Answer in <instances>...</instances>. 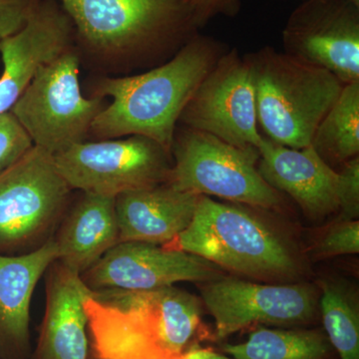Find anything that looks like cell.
<instances>
[{
  "label": "cell",
  "instance_id": "obj_24",
  "mask_svg": "<svg viewBox=\"0 0 359 359\" xmlns=\"http://www.w3.org/2000/svg\"><path fill=\"white\" fill-rule=\"evenodd\" d=\"M340 174L339 221H353L359 215V159L344 163Z\"/></svg>",
  "mask_w": 359,
  "mask_h": 359
},
{
  "label": "cell",
  "instance_id": "obj_19",
  "mask_svg": "<svg viewBox=\"0 0 359 359\" xmlns=\"http://www.w3.org/2000/svg\"><path fill=\"white\" fill-rule=\"evenodd\" d=\"M311 146L325 162L358 157L359 81L346 84L314 132Z\"/></svg>",
  "mask_w": 359,
  "mask_h": 359
},
{
  "label": "cell",
  "instance_id": "obj_17",
  "mask_svg": "<svg viewBox=\"0 0 359 359\" xmlns=\"http://www.w3.org/2000/svg\"><path fill=\"white\" fill-rule=\"evenodd\" d=\"M201 196L164 183L116 197L120 242L166 245L188 228Z\"/></svg>",
  "mask_w": 359,
  "mask_h": 359
},
{
  "label": "cell",
  "instance_id": "obj_11",
  "mask_svg": "<svg viewBox=\"0 0 359 359\" xmlns=\"http://www.w3.org/2000/svg\"><path fill=\"white\" fill-rule=\"evenodd\" d=\"M202 299L216 323L218 339L256 323H308L316 309L314 290L304 285H269L237 278L205 283Z\"/></svg>",
  "mask_w": 359,
  "mask_h": 359
},
{
  "label": "cell",
  "instance_id": "obj_3",
  "mask_svg": "<svg viewBox=\"0 0 359 359\" xmlns=\"http://www.w3.org/2000/svg\"><path fill=\"white\" fill-rule=\"evenodd\" d=\"M249 58L264 137L290 148L308 147L344 84L325 68L271 47Z\"/></svg>",
  "mask_w": 359,
  "mask_h": 359
},
{
  "label": "cell",
  "instance_id": "obj_22",
  "mask_svg": "<svg viewBox=\"0 0 359 359\" xmlns=\"http://www.w3.org/2000/svg\"><path fill=\"white\" fill-rule=\"evenodd\" d=\"M33 146L32 139L11 111L0 114V175L20 160Z\"/></svg>",
  "mask_w": 359,
  "mask_h": 359
},
{
  "label": "cell",
  "instance_id": "obj_26",
  "mask_svg": "<svg viewBox=\"0 0 359 359\" xmlns=\"http://www.w3.org/2000/svg\"><path fill=\"white\" fill-rule=\"evenodd\" d=\"M192 9L199 28L218 15H237L241 8V0H184Z\"/></svg>",
  "mask_w": 359,
  "mask_h": 359
},
{
  "label": "cell",
  "instance_id": "obj_9",
  "mask_svg": "<svg viewBox=\"0 0 359 359\" xmlns=\"http://www.w3.org/2000/svg\"><path fill=\"white\" fill-rule=\"evenodd\" d=\"M180 122L236 147L257 151L263 135L249 56H241L237 49L224 52L187 104Z\"/></svg>",
  "mask_w": 359,
  "mask_h": 359
},
{
  "label": "cell",
  "instance_id": "obj_25",
  "mask_svg": "<svg viewBox=\"0 0 359 359\" xmlns=\"http://www.w3.org/2000/svg\"><path fill=\"white\" fill-rule=\"evenodd\" d=\"M41 0H0V40L25 25Z\"/></svg>",
  "mask_w": 359,
  "mask_h": 359
},
{
  "label": "cell",
  "instance_id": "obj_21",
  "mask_svg": "<svg viewBox=\"0 0 359 359\" xmlns=\"http://www.w3.org/2000/svg\"><path fill=\"white\" fill-rule=\"evenodd\" d=\"M320 311L330 344L341 359H359L358 297L348 283L339 280L321 283Z\"/></svg>",
  "mask_w": 359,
  "mask_h": 359
},
{
  "label": "cell",
  "instance_id": "obj_12",
  "mask_svg": "<svg viewBox=\"0 0 359 359\" xmlns=\"http://www.w3.org/2000/svg\"><path fill=\"white\" fill-rule=\"evenodd\" d=\"M221 276L216 264L184 250L120 242L82 273L90 290H150L181 282L208 283Z\"/></svg>",
  "mask_w": 359,
  "mask_h": 359
},
{
  "label": "cell",
  "instance_id": "obj_5",
  "mask_svg": "<svg viewBox=\"0 0 359 359\" xmlns=\"http://www.w3.org/2000/svg\"><path fill=\"white\" fill-rule=\"evenodd\" d=\"M81 57L71 48L39 68L11 112L35 147L55 155L89 137L105 108L101 97H84L79 84Z\"/></svg>",
  "mask_w": 359,
  "mask_h": 359
},
{
  "label": "cell",
  "instance_id": "obj_20",
  "mask_svg": "<svg viewBox=\"0 0 359 359\" xmlns=\"http://www.w3.org/2000/svg\"><path fill=\"white\" fill-rule=\"evenodd\" d=\"M327 339L316 330L259 328L245 342L226 344L224 351L233 359H325Z\"/></svg>",
  "mask_w": 359,
  "mask_h": 359
},
{
  "label": "cell",
  "instance_id": "obj_4",
  "mask_svg": "<svg viewBox=\"0 0 359 359\" xmlns=\"http://www.w3.org/2000/svg\"><path fill=\"white\" fill-rule=\"evenodd\" d=\"M165 247L252 278H289L299 271L289 245L264 222L208 196H201L188 228Z\"/></svg>",
  "mask_w": 359,
  "mask_h": 359
},
{
  "label": "cell",
  "instance_id": "obj_2",
  "mask_svg": "<svg viewBox=\"0 0 359 359\" xmlns=\"http://www.w3.org/2000/svg\"><path fill=\"white\" fill-rule=\"evenodd\" d=\"M80 55L108 69L166 62L200 29L184 0H58Z\"/></svg>",
  "mask_w": 359,
  "mask_h": 359
},
{
  "label": "cell",
  "instance_id": "obj_15",
  "mask_svg": "<svg viewBox=\"0 0 359 359\" xmlns=\"http://www.w3.org/2000/svg\"><path fill=\"white\" fill-rule=\"evenodd\" d=\"M57 257L53 238L23 254H0V358L27 359L29 355L33 292Z\"/></svg>",
  "mask_w": 359,
  "mask_h": 359
},
{
  "label": "cell",
  "instance_id": "obj_8",
  "mask_svg": "<svg viewBox=\"0 0 359 359\" xmlns=\"http://www.w3.org/2000/svg\"><path fill=\"white\" fill-rule=\"evenodd\" d=\"M71 190L117 197L167 183L172 154L143 136L81 142L53 156Z\"/></svg>",
  "mask_w": 359,
  "mask_h": 359
},
{
  "label": "cell",
  "instance_id": "obj_10",
  "mask_svg": "<svg viewBox=\"0 0 359 359\" xmlns=\"http://www.w3.org/2000/svg\"><path fill=\"white\" fill-rule=\"evenodd\" d=\"M283 42L344 85L359 81V0H306L290 14Z\"/></svg>",
  "mask_w": 359,
  "mask_h": 359
},
{
  "label": "cell",
  "instance_id": "obj_27",
  "mask_svg": "<svg viewBox=\"0 0 359 359\" xmlns=\"http://www.w3.org/2000/svg\"><path fill=\"white\" fill-rule=\"evenodd\" d=\"M183 359H231L224 354L215 353L210 349L191 348L184 353Z\"/></svg>",
  "mask_w": 359,
  "mask_h": 359
},
{
  "label": "cell",
  "instance_id": "obj_7",
  "mask_svg": "<svg viewBox=\"0 0 359 359\" xmlns=\"http://www.w3.org/2000/svg\"><path fill=\"white\" fill-rule=\"evenodd\" d=\"M71 191L53 155L35 146L0 175V254L46 242L66 211Z\"/></svg>",
  "mask_w": 359,
  "mask_h": 359
},
{
  "label": "cell",
  "instance_id": "obj_14",
  "mask_svg": "<svg viewBox=\"0 0 359 359\" xmlns=\"http://www.w3.org/2000/svg\"><path fill=\"white\" fill-rule=\"evenodd\" d=\"M257 151L264 181L290 196L306 215L323 218L339 211L340 174L313 146L290 148L263 136Z\"/></svg>",
  "mask_w": 359,
  "mask_h": 359
},
{
  "label": "cell",
  "instance_id": "obj_16",
  "mask_svg": "<svg viewBox=\"0 0 359 359\" xmlns=\"http://www.w3.org/2000/svg\"><path fill=\"white\" fill-rule=\"evenodd\" d=\"M91 290L81 276L58 261L46 271V308L33 359H89L85 297Z\"/></svg>",
  "mask_w": 359,
  "mask_h": 359
},
{
  "label": "cell",
  "instance_id": "obj_18",
  "mask_svg": "<svg viewBox=\"0 0 359 359\" xmlns=\"http://www.w3.org/2000/svg\"><path fill=\"white\" fill-rule=\"evenodd\" d=\"M115 201L82 192L53 238L59 263L81 276L119 243Z\"/></svg>",
  "mask_w": 359,
  "mask_h": 359
},
{
  "label": "cell",
  "instance_id": "obj_6",
  "mask_svg": "<svg viewBox=\"0 0 359 359\" xmlns=\"http://www.w3.org/2000/svg\"><path fill=\"white\" fill-rule=\"evenodd\" d=\"M172 158L167 183L179 190L262 209H275L282 203L280 193L259 174V151L238 148L211 134L183 127L175 134Z\"/></svg>",
  "mask_w": 359,
  "mask_h": 359
},
{
  "label": "cell",
  "instance_id": "obj_13",
  "mask_svg": "<svg viewBox=\"0 0 359 359\" xmlns=\"http://www.w3.org/2000/svg\"><path fill=\"white\" fill-rule=\"evenodd\" d=\"M74 46V28L58 0H41L25 25L0 40V114L8 112L40 67Z\"/></svg>",
  "mask_w": 359,
  "mask_h": 359
},
{
  "label": "cell",
  "instance_id": "obj_1",
  "mask_svg": "<svg viewBox=\"0 0 359 359\" xmlns=\"http://www.w3.org/2000/svg\"><path fill=\"white\" fill-rule=\"evenodd\" d=\"M226 47L199 33L162 65L132 76L98 78L92 96L112 99L97 116L89 137L109 140L143 136L172 154L187 104L221 58Z\"/></svg>",
  "mask_w": 359,
  "mask_h": 359
},
{
  "label": "cell",
  "instance_id": "obj_23",
  "mask_svg": "<svg viewBox=\"0 0 359 359\" xmlns=\"http://www.w3.org/2000/svg\"><path fill=\"white\" fill-rule=\"evenodd\" d=\"M316 255L323 257L355 255L359 252V223L339 221L330 229L316 245Z\"/></svg>",
  "mask_w": 359,
  "mask_h": 359
}]
</instances>
